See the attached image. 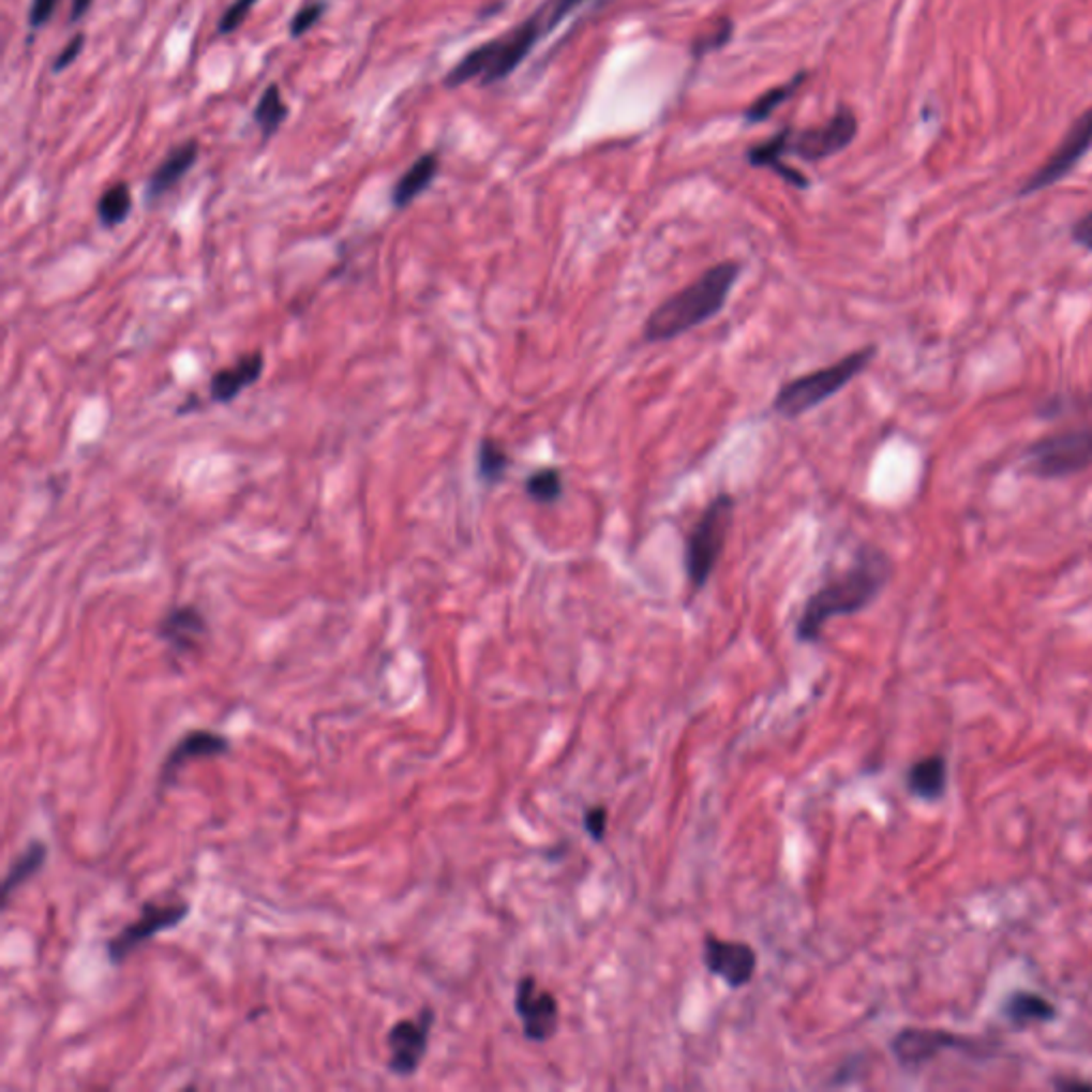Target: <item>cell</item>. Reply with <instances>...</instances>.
<instances>
[{
    "instance_id": "obj_7",
    "label": "cell",
    "mask_w": 1092,
    "mask_h": 1092,
    "mask_svg": "<svg viewBox=\"0 0 1092 1092\" xmlns=\"http://www.w3.org/2000/svg\"><path fill=\"white\" fill-rule=\"evenodd\" d=\"M1092 148V107H1089L1082 116L1076 118V122L1065 133L1059 148L1050 154V159L1022 184L1020 197H1029L1035 193H1042L1063 178H1067L1074 167L1089 154Z\"/></svg>"
},
{
    "instance_id": "obj_22",
    "label": "cell",
    "mask_w": 1092,
    "mask_h": 1092,
    "mask_svg": "<svg viewBox=\"0 0 1092 1092\" xmlns=\"http://www.w3.org/2000/svg\"><path fill=\"white\" fill-rule=\"evenodd\" d=\"M288 114H290V109H288V105L282 99L280 86L278 84H269L265 88V92L260 94L254 111H252V120L260 129L263 139L267 141V139H271L280 131V126L284 124Z\"/></svg>"
},
{
    "instance_id": "obj_23",
    "label": "cell",
    "mask_w": 1092,
    "mask_h": 1092,
    "mask_svg": "<svg viewBox=\"0 0 1092 1092\" xmlns=\"http://www.w3.org/2000/svg\"><path fill=\"white\" fill-rule=\"evenodd\" d=\"M510 463H512V459L508 457V452L504 450V446L497 439H493V437L480 439L476 465H478V478L487 487L499 484L504 480V476L508 474Z\"/></svg>"
},
{
    "instance_id": "obj_28",
    "label": "cell",
    "mask_w": 1092,
    "mask_h": 1092,
    "mask_svg": "<svg viewBox=\"0 0 1092 1092\" xmlns=\"http://www.w3.org/2000/svg\"><path fill=\"white\" fill-rule=\"evenodd\" d=\"M258 0H235L233 4L226 6V11L220 15L219 26H216V34H233L243 21L245 17L250 15V11L254 9Z\"/></svg>"
},
{
    "instance_id": "obj_33",
    "label": "cell",
    "mask_w": 1092,
    "mask_h": 1092,
    "mask_svg": "<svg viewBox=\"0 0 1092 1092\" xmlns=\"http://www.w3.org/2000/svg\"><path fill=\"white\" fill-rule=\"evenodd\" d=\"M92 2L94 0H71V21H79L81 17H86Z\"/></svg>"
},
{
    "instance_id": "obj_14",
    "label": "cell",
    "mask_w": 1092,
    "mask_h": 1092,
    "mask_svg": "<svg viewBox=\"0 0 1092 1092\" xmlns=\"http://www.w3.org/2000/svg\"><path fill=\"white\" fill-rule=\"evenodd\" d=\"M156 634L178 656H184L201 647L208 634V622L195 607H176L161 619Z\"/></svg>"
},
{
    "instance_id": "obj_9",
    "label": "cell",
    "mask_w": 1092,
    "mask_h": 1092,
    "mask_svg": "<svg viewBox=\"0 0 1092 1092\" xmlns=\"http://www.w3.org/2000/svg\"><path fill=\"white\" fill-rule=\"evenodd\" d=\"M858 133V120L850 109H839L824 126L792 133L788 137V152L805 161H822L846 150Z\"/></svg>"
},
{
    "instance_id": "obj_10",
    "label": "cell",
    "mask_w": 1092,
    "mask_h": 1092,
    "mask_svg": "<svg viewBox=\"0 0 1092 1092\" xmlns=\"http://www.w3.org/2000/svg\"><path fill=\"white\" fill-rule=\"evenodd\" d=\"M975 1044L969 1037L943 1031V1029H902L889 1042V1050L898 1065L907 1069H917L932 1061L937 1054L945 1050H967Z\"/></svg>"
},
{
    "instance_id": "obj_6",
    "label": "cell",
    "mask_w": 1092,
    "mask_h": 1092,
    "mask_svg": "<svg viewBox=\"0 0 1092 1092\" xmlns=\"http://www.w3.org/2000/svg\"><path fill=\"white\" fill-rule=\"evenodd\" d=\"M191 913V904L186 900H171V902H154L148 900L141 904L139 915L120 928L114 937L107 939L105 949L111 964H122L135 949L146 945L156 934L178 928L186 915Z\"/></svg>"
},
{
    "instance_id": "obj_29",
    "label": "cell",
    "mask_w": 1092,
    "mask_h": 1092,
    "mask_svg": "<svg viewBox=\"0 0 1092 1092\" xmlns=\"http://www.w3.org/2000/svg\"><path fill=\"white\" fill-rule=\"evenodd\" d=\"M84 45H86V34L84 32H77L73 39H69V43L58 51V56L54 58L51 62V73H62L66 71L84 51Z\"/></svg>"
},
{
    "instance_id": "obj_16",
    "label": "cell",
    "mask_w": 1092,
    "mask_h": 1092,
    "mask_svg": "<svg viewBox=\"0 0 1092 1092\" xmlns=\"http://www.w3.org/2000/svg\"><path fill=\"white\" fill-rule=\"evenodd\" d=\"M265 368V359L260 353H252L241 357L235 365L220 370L214 374L210 383V395L219 404L233 402L239 393H243L248 387H252Z\"/></svg>"
},
{
    "instance_id": "obj_5",
    "label": "cell",
    "mask_w": 1092,
    "mask_h": 1092,
    "mask_svg": "<svg viewBox=\"0 0 1092 1092\" xmlns=\"http://www.w3.org/2000/svg\"><path fill=\"white\" fill-rule=\"evenodd\" d=\"M1024 467L1042 480H1063L1092 467V423L1067 428L1031 442L1024 452Z\"/></svg>"
},
{
    "instance_id": "obj_15",
    "label": "cell",
    "mask_w": 1092,
    "mask_h": 1092,
    "mask_svg": "<svg viewBox=\"0 0 1092 1092\" xmlns=\"http://www.w3.org/2000/svg\"><path fill=\"white\" fill-rule=\"evenodd\" d=\"M197 161H199V141L189 139V141L180 144L178 148H174L165 156V161L154 169V174L150 176L148 186H146V199L156 201V199L165 197L171 189H176L191 174V169L197 165Z\"/></svg>"
},
{
    "instance_id": "obj_2",
    "label": "cell",
    "mask_w": 1092,
    "mask_h": 1092,
    "mask_svg": "<svg viewBox=\"0 0 1092 1092\" xmlns=\"http://www.w3.org/2000/svg\"><path fill=\"white\" fill-rule=\"evenodd\" d=\"M741 273L743 267L738 260H721L708 267L685 288L661 301L647 316L643 325V342H672L715 318L725 308Z\"/></svg>"
},
{
    "instance_id": "obj_17",
    "label": "cell",
    "mask_w": 1092,
    "mask_h": 1092,
    "mask_svg": "<svg viewBox=\"0 0 1092 1092\" xmlns=\"http://www.w3.org/2000/svg\"><path fill=\"white\" fill-rule=\"evenodd\" d=\"M945 788H947V762L941 753H932L911 764L907 773V790L915 798L934 803L943 798Z\"/></svg>"
},
{
    "instance_id": "obj_31",
    "label": "cell",
    "mask_w": 1092,
    "mask_h": 1092,
    "mask_svg": "<svg viewBox=\"0 0 1092 1092\" xmlns=\"http://www.w3.org/2000/svg\"><path fill=\"white\" fill-rule=\"evenodd\" d=\"M58 4H60V0H32L30 11H28L30 30L45 28L51 21L54 13L58 11Z\"/></svg>"
},
{
    "instance_id": "obj_3",
    "label": "cell",
    "mask_w": 1092,
    "mask_h": 1092,
    "mask_svg": "<svg viewBox=\"0 0 1092 1092\" xmlns=\"http://www.w3.org/2000/svg\"><path fill=\"white\" fill-rule=\"evenodd\" d=\"M877 346L869 344L831 365L783 383L773 398V410L788 421H798L803 415L820 408L865 374L877 359Z\"/></svg>"
},
{
    "instance_id": "obj_32",
    "label": "cell",
    "mask_w": 1092,
    "mask_h": 1092,
    "mask_svg": "<svg viewBox=\"0 0 1092 1092\" xmlns=\"http://www.w3.org/2000/svg\"><path fill=\"white\" fill-rule=\"evenodd\" d=\"M1072 239L1074 243H1078L1080 248L1092 252V210L1087 212L1080 220L1074 222L1072 226Z\"/></svg>"
},
{
    "instance_id": "obj_24",
    "label": "cell",
    "mask_w": 1092,
    "mask_h": 1092,
    "mask_svg": "<svg viewBox=\"0 0 1092 1092\" xmlns=\"http://www.w3.org/2000/svg\"><path fill=\"white\" fill-rule=\"evenodd\" d=\"M523 489L532 502L553 506L564 497V474L559 467H540L525 478Z\"/></svg>"
},
{
    "instance_id": "obj_21",
    "label": "cell",
    "mask_w": 1092,
    "mask_h": 1092,
    "mask_svg": "<svg viewBox=\"0 0 1092 1092\" xmlns=\"http://www.w3.org/2000/svg\"><path fill=\"white\" fill-rule=\"evenodd\" d=\"M1003 1012L1009 1022L1020 1027L1031 1022H1052L1057 1018V1007L1046 997L1035 992H1014L1007 999Z\"/></svg>"
},
{
    "instance_id": "obj_12",
    "label": "cell",
    "mask_w": 1092,
    "mask_h": 1092,
    "mask_svg": "<svg viewBox=\"0 0 1092 1092\" xmlns=\"http://www.w3.org/2000/svg\"><path fill=\"white\" fill-rule=\"evenodd\" d=\"M702 960L708 973L721 977L730 988L747 986L758 967V954L751 945L741 941H721L715 934L704 937Z\"/></svg>"
},
{
    "instance_id": "obj_18",
    "label": "cell",
    "mask_w": 1092,
    "mask_h": 1092,
    "mask_svg": "<svg viewBox=\"0 0 1092 1092\" xmlns=\"http://www.w3.org/2000/svg\"><path fill=\"white\" fill-rule=\"evenodd\" d=\"M437 171H439V159H437L434 152H428V154L419 156L406 169V174L398 180V184L393 186L391 204L398 210H406L410 204H415L434 184Z\"/></svg>"
},
{
    "instance_id": "obj_8",
    "label": "cell",
    "mask_w": 1092,
    "mask_h": 1092,
    "mask_svg": "<svg viewBox=\"0 0 1092 1092\" xmlns=\"http://www.w3.org/2000/svg\"><path fill=\"white\" fill-rule=\"evenodd\" d=\"M436 1024V1012L423 1007L417 1018L398 1020L387 1033L389 1046V1072L400 1078L415 1076L428 1054L432 1029Z\"/></svg>"
},
{
    "instance_id": "obj_20",
    "label": "cell",
    "mask_w": 1092,
    "mask_h": 1092,
    "mask_svg": "<svg viewBox=\"0 0 1092 1092\" xmlns=\"http://www.w3.org/2000/svg\"><path fill=\"white\" fill-rule=\"evenodd\" d=\"M47 854H49L47 846H45L43 841H36V839H34V841H30V843H28V846L19 852V856L11 863L9 871L4 874V881H2V898H0V900H2V907H6V904H9L11 894H13L19 885H24L30 877H34V874L39 873V871L45 867V863H47Z\"/></svg>"
},
{
    "instance_id": "obj_26",
    "label": "cell",
    "mask_w": 1092,
    "mask_h": 1092,
    "mask_svg": "<svg viewBox=\"0 0 1092 1092\" xmlns=\"http://www.w3.org/2000/svg\"><path fill=\"white\" fill-rule=\"evenodd\" d=\"M805 79V73L796 75L794 79L781 84V86H775L771 90H766L749 109H747V120L753 124V122H762L766 120L779 105H783L801 86V81Z\"/></svg>"
},
{
    "instance_id": "obj_11",
    "label": "cell",
    "mask_w": 1092,
    "mask_h": 1092,
    "mask_svg": "<svg viewBox=\"0 0 1092 1092\" xmlns=\"http://www.w3.org/2000/svg\"><path fill=\"white\" fill-rule=\"evenodd\" d=\"M514 1009L523 1024V1035L529 1042H549L559 1027V1005L557 999L540 990L536 979L525 975L517 982L514 992Z\"/></svg>"
},
{
    "instance_id": "obj_25",
    "label": "cell",
    "mask_w": 1092,
    "mask_h": 1092,
    "mask_svg": "<svg viewBox=\"0 0 1092 1092\" xmlns=\"http://www.w3.org/2000/svg\"><path fill=\"white\" fill-rule=\"evenodd\" d=\"M131 210H133V197H131V189L126 182H118L111 189H107L96 204L99 220L107 228L122 224L124 220L129 219Z\"/></svg>"
},
{
    "instance_id": "obj_19",
    "label": "cell",
    "mask_w": 1092,
    "mask_h": 1092,
    "mask_svg": "<svg viewBox=\"0 0 1092 1092\" xmlns=\"http://www.w3.org/2000/svg\"><path fill=\"white\" fill-rule=\"evenodd\" d=\"M788 137H790V131H781V133L773 135L768 141L751 148L749 150V163L756 165V167H771L786 182H790V184H794L798 189H805V186H809V180L781 161L783 154L788 152Z\"/></svg>"
},
{
    "instance_id": "obj_27",
    "label": "cell",
    "mask_w": 1092,
    "mask_h": 1092,
    "mask_svg": "<svg viewBox=\"0 0 1092 1092\" xmlns=\"http://www.w3.org/2000/svg\"><path fill=\"white\" fill-rule=\"evenodd\" d=\"M327 11V2L325 0H316V2H308L303 4L290 19V26H288V32L290 36L299 39L303 36L308 30H312L325 15Z\"/></svg>"
},
{
    "instance_id": "obj_4",
    "label": "cell",
    "mask_w": 1092,
    "mask_h": 1092,
    "mask_svg": "<svg viewBox=\"0 0 1092 1092\" xmlns=\"http://www.w3.org/2000/svg\"><path fill=\"white\" fill-rule=\"evenodd\" d=\"M734 510H736L734 497L728 491L717 493L704 506L702 514L698 517V521L693 523L685 538L683 564L687 581L693 592H702L704 585L710 581L723 555L734 523Z\"/></svg>"
},
{
    "instance_id": "obj_13",
    "label": "cell",
    "mask_w": 1092,
    "mask_h": 1092,
    "mask_svg": "<svg viewBox=\"0 0 1092 1092\" xmlns=\"http://www.w3.org/2000/svg\"><path fill=\"white\" fill-rule=\"evenodd\" d=\"M230 751V741L214 730H191L186 732L167 753L159 773V786L169 788L186 764L195 760L220 758Z\"/></svg>"
},
{
    "instance_id": "obj_34",
    "label": "cell",
    "mask_w": 1092,
    "mask_h": 1092,
    "mask_svg": "<svg viewBox=\"0 0 1092 1092\" xmlns=\"http://www.w3.org/2000/svg\"><path fill=\"white\" fill-rule=\"evenodd\" d=\"M1057 1089H1061V1091H1092V1082H1084V1080H1059Z\"/></svg>"
},
{
    "instance_id": "obj_1",
    "label": "cell",
    "mask_w": 1092,
    "mask_h": 1092,
    "mask_svg": "<svg viewBox=\"0 0 1092 1092\" xmlns=\"http://www.w3.org/2000/svg\"><path fill=\"white\" fill-rule=\"evenodd\" d=\"M894 564L877 544L865 542L856 549L848 570L828 579L811 594L796 622L798 643H820L826 624L837 617H852L867 611L892 581Z\"/></svg>"
},
{
    "instance_id": "obj_30",
    "label": "cell",
    "mask_w": 1092,
    "mask_h": 1092,
    "mask_svg": "<svg viewBox=\"0 0 1092 1092\" xmlns=\"http://www.w3.org/2000/svg\"><path fill=\"white\" fill-rule=\"evenodd\" d=\"M583 820H585V822H583V826H585L587 835H589L596 843H600V841L604 839L607 831H609V811H607V807H602V805H598V807H589V809L585 811Z\"/></svg>"
}]
</instances>
